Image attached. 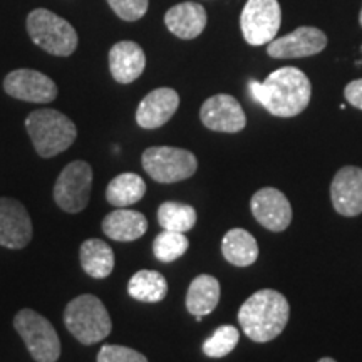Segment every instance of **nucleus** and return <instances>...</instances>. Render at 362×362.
I'll return each mask as SVG.
<instances>
[{
	"instance_id": "f257e3e1",
	"label": "nucleus",
	"mask_w": 362,
	"mask_h": 362,
	"mask_svg": "<svg viewBox=\"0 0 362 362\" xmlns=\"http://www.w3.org/2000/svg\"><path fill=\"white\" fill-rule=\"evenodd\" d=\"M250 93L272 116L293 117L309 106L312 86L297 67H280L265 78L264 83H250Z\"/></svg>"
},
{
	"instance_id": "f03ea898",
	"label": "nucleus",
	"mask_w": 362,
	"mask_h": 362,
	"mask_svg": "<svg viewBox=\"0 0 362 362\" xmlns=\"http://www.w3.org/2000/svg\"><path fill=\"white\" fill-rule=\"evenodd\" d=\"M291 317L287 298L277 291L262 288L243 302L238 310V322L253 342H270L284 332Z\"/></svg>"
},
{
	"instance_id": "7ed1b4c3",
	"label": "nucleus",
	"mask_w": 362,
	"mask_h": 362,
	"mask_svg": "<svg viewBox=\"0 0 362 362\" xmlns=\"http://www.w3.org/2000/svg\"><path fill=\"white\" fill-rule=\"evenodd\" d=\"M25 128L35 151L42 158H52L66 151L78 136L76 124L56 110L30 112L25 119Z\"/></svg>"
},
{
	"instance_id": "20e7f679",
	"label": "nucleus",
	"mask_w": 362,
	"mask_h": 362,
	"mask_svg": "<svg viewBox=\"0 0 362 362\" xmlns=\"http://www.w3.org/2000/svg\"><path fill=\"white\" fill-rule=\"evenodd\" d=\"M64 324L69 332L84 346L101 342L111 334L110 312L96 296L84 293L67 304Z\"/></svg>"
},
{
	"instance_id": "39448f33",
	"label": "nucleus",
	"mask_w": 362,
	"mask_h": 362,
	"mask_svg": "<svg viewBox=\"0 0 362 362\" xmlns=\"http://www.w3.org/2000/svg\"><path fill=\"white\" fill-rule=\"evenodd\" d=\"M27 33L47 54L67 57L78 49V33L69 22L47 8H35L27 17Z\"/></svg>"
},
{
	"instance_id": "423d86ee",
	"label": "nucleus",
	"mask_w": 362,
	"mask_h": 362,
	"mask_svg": "<svg viewBox=\"0 0 362 362\" xmlns=\"http://www.w3.org/2000/svg\"><path fill=\"white\" fill-rule=\"evenodd\" d=\"M22 341L35 362H56L61 356V341L52 324L33 309H22L13 319Z\"/></svg>"
},
{
	"instance_id": "0eeeda50",
	"label": "nucleus",
	"mask_w": 362,
	"mask_h": 362,
	"mask_svg": "<svg viewBox=\"0 0 362 362\" xmlns=\"http://www.w3.org/2000/svg\"><path fill=\"white\" fill-rule=\"evenodd\" d=\"M143 170L158 183H176L197 173V156L188 149L173 146L148 148L141 156Z\"/></svg>"
},
{
	"instance_id": "6e6552de",
	"label": "nucleus",
	"mask_w": 362,
	"mask_h": 362,
	"mask_svg": "<svg viewBox=\"0 0 362 362\" xmlns=\"http://www.w3.org/2000/svg\"><path fill=\"white\" fill-rule=\"evenodd\" d=\"M93 168L86 161H72L66 165L54 185V200L67 214H79L89 205Z\"/></svg>"
},
{
	"instance_id": "1a4fd4ad",
	"label": "nucleus",
	"mask_w": 362,
	"mask_h": 362,
	"mask_svg": "<svg viewBox=\"0 0 362 362\" xmlns=\"http://www.w3.org/2000/svg\"><path fill=\"white\" fill-rule=\"evenodd\" d=\"M282 24L277 0H248L240 16L242 34L250 45L270 44Z\"/></svg>"
},
{
	"instance_id": "9d476101",
	"label": "nucleus",
	"mask_w": 362,
	"mask_h": 362,
	"mask_svg": "<svg viewBox=\"0 0 362 362\" xmlns=\"http://www.w3.org/2000/svg\"><path fill=\"white\" fill-rule=\"evenodd\" d=\"M8 96L25 103L47 104L57 98V86L49 76L34 69H16L4 79Z\"/></svg>"
},
{
	"instance_id": "9b49d317",
	"label": "nucleus",
	"mask_w": 362,
	"mask_h": 362,
	"mask_svg": "<svg viewBox=\"0 0 362 362\" xmlns=\"http://www.w3.org/2000/svg\"><path fill=\"white\" fill-rule=\"evenodd\" d=\"M200 119L216 133H238L247 126V116L240 103L230 94L208 98L200 110Z\"/></svg>"
},
{
	"instance_id": "f8f14e48",
	"label": "nucleus",
	"mask_w": 362,
	"mask_h": 362,
	"mask_svg": "<svg viewBox=\"0 0 362 362\" xmlns=\"http://www.w3.org/2000/svg\"><path fill=\"white\" fill-rule=\"evenodd\" d=\"M327 45V35L317 27H298L284 37L274 39L267 54L274 59H300L322 52Z\"/></svg>"
},
{
	"instance_id": "ddd939ff",
	"label": "nucleus",
	"mask_w": 362,
	"mask_h": 362,
	"mask_svg": "<svg viewBox=\"0 0 362 362\" xmlns=\"http://www.w3.org/2000/svg\"><path fill=\"white\" fill-rule=\"evenodd\" d=\"M250 208L255 220L270 232H284L292 221L291 202L277 188L259 189L252 197Z\"/></svg>"
},
{
	"instance_id": "4468645a",
	"label": "nucleus",
	"mask_w": 362,
	"mask_h": 362,
	"mask_svg": "<svg viewBox=\"0 0 362 362\" xmlns=\"http://www.w3.org/2000/svg\"><path fill=\"white\" fill-rule=\"evenodd\" d=\"M33 238V221L25 206L13 198H0V245L19 250Z\"/></svg>"
},
{
	"instance_id": "2eb2a0df",
	"label": "nucleus",
	"mask_w": 362,
	"mask_h": 362,
	"mask_svg": "<svg viewBox=\"0 0 362 362\" xmlns=\"http://www.w3.org/2000/svg\"><path fill=\"white\" fill-rule=\"evenodd\" d=\"M330 200L334 210L342 216L362 214V168L344 166L330 183Z\"/></svg>"
},
{
	"instance_id": "dca6fc26",
	"label": "nucleus",
	"mask_w": 362,
	"mask_h": 362,
	"mask_svg": "<svg viewBox=\"0 0 362 362\" xmlns=\"http://www.w3.org/2000/svg\"><path fill=\"white\" fill-rule=\"evenodd\" d=\"M180 106V96L171 88H158L143 98L136 110V123L144 129L165 126L175 116Z\"/></svg>"
},
{
	"instance_id": "f3484780",
	"label": "nucleus",
	"mask_w": 362,
	"mask_h": 362,
	"mask_svg": "<svg viewBox=\"0 0 362 362\" xmlns=\"http://www.w3.org/2000/svg\"><path fill=\"white\" fill-rule=\"evenodd\" d=\"M146 67V56L141 45L133 40H121L110 51V71L112 79L119 84L133 83L143 74Z\"/></svg>"
},
{
	"instance_id": "a211bd4d",
	"label": "nucleus",
	"mask_w": 362,
	"mask_h": 362,
	"mask_svg": "<svg viewBox=\"0 0 362 362\" xmlns=\"http://www.w3.org/2000/svg\"><path fill=\"white\" fill-rule=\"evenodd\" d=\"M206 11L202 4L181 2L165 13V24L176 37L189 40L198 37L206 27Z\"/></svg>"
},
{
	"instance_id": "6ab92c4d",
	"label": "nucleus",
	"mask_w": 362,
	"mask_h": 362,
	"mask_svg": "<svg viewBox=\"0 0 362 362\" xmlns=\"http://www.w3.org/2000/svg\"><path fill=\"white\" fill-rule=\"evenodd\" d=\"M146 230V216L128 208H117L103 220V232L116 242H134L141 238Z\"/></svg>"
},
{
	"instance_id": "aec40b11",
	"label": "nucleus",
	"mask_w": 362,
	"mask_h": 362,
	"mask_svg": "<svg viewBox=\"0 0 362 362\" xmlns=\"http://www.w3.org/2000/svg\"><path fill=\"white\" fill-rule=\"evenodd\" d=\"M220 302V282L214 275H198L189 284L187 293V309L198 322L216 309Z\"/></svg>"
},
{
	"instance_id": "412c9836",
	"label": "nucleus",
	"mask_w": 362,
	"mask_h": 362,
	"mask_svg": "<svg viewBox=\"0 0 362 362\" xmlns=\"http://www.w3.org/2000/svg\"><path fill=\"white\" fill-rule=\"evenodd\" d=\"M221 253L228 264L248 267L259 259V245L250 232L243 228H232L221 240Z\"/></svg>"
},
{
	"instance_id": "4be33fe9",
	"label": "nucleus",
	"mask_w": 362,
	"mask_h": 362,
	"mask_svg": "<svg viewBox=\"0 0 362 362\" xmlns=\"http://www.w3.org/2000/svg\"><path fill=\"white\" fill-rule=\"evenodd\" d=\"M81 265L83 270L93 279L110 277L115 269V252L106 242L99 238H89L81 245Z\"/></svg>"
},
{
	"instance_id": "5701e85b",
	"label": "nucleus",
	"mask_w": 362,
	"mask_h": 362,
	"mask_svg": "<svg viewBox=\"0 0 362 362\" xmlns=\"http://www.w3.org/2000/svg\"><path fill=\"white\" fill-rule=\"evenodd\" d=\"M146 193V183L136 173H121L111 180L106 188V200L117 208L138 203Z\"/></svg>"
},
{
	"instance_id": "b1692460",
	"label": "nucleus",
	"mask_w": 362,
	"mask_h": 362,
	"mask_svg": "<svg viewBox=\"0 0 362 362\" xmlns=\"http://www.w3.org/2000/svg\"><path fill=\"white\" fill-rule=\"evenodd\" d=\"M128 293L139 302H161L168 293V282L156 270H139L129 279Z\"/></svg>"
},
{
	"instance_id": "393cba45",
	"label": "nucleus",
	"mask_w": 362,
	"mask_h": 362,
	"mask_svg": "<svg viewBox=\"0 0 362 362\" xmlns=\"http://www.w3.org/2000/svg\"><path fill=\"white\" fill-rule=\"evenodd\" d=\"M158 223L170 232H189L197 223V210L178 202H165L158 208Z\"/></svg>"
},
{
	"instance_id": "a878e982",
	"label": "nucleus",
	"mask_w": 362,
	"mask_h": 362,
	"mask_svg": "<svg viewBox=\"0 0 362 362\" xmlns=\"http://www.w3.org/2000/svg\"><path fill=\"white\" fill-rule=\"evenodd\" d=\"M189 247V242L187 235L180 232H170L165 230L161 232L153 242V253L163 264H170V262L178 260L187 253Z\"/></svg>"
},
{
	"instance_id": "bb28decb",
	"label": "nucleus",
	"mask_w": 362,
	"mask_h": 362,
	"mask_svg": "<svg viewBox=\"0 0 362 362\" xmlns=\"http://www.w3.org/2000/svg\"><path fill=\"white\" fill-rule=\"evenodd\" d=\"M238 339L240 332L237 327H233V325H220V327L203 342V354L206 357H214V359H220V357L228 356L230 352L237 347Z\"/></svg>"
},
{
	"instance_id": "cd10ccee",
	"label": "nucleus",
	"mask_w": 362,
	"mask_h": 362,
	"mask_svg": "<svg viewBox=\"0 0 362 362\" xmlns=\"http://www.w3.org/2000/svg\"><path fill=\"white\" fill-rule=\"evenodd\" d=\"M107 4L116 16L126 22L139 21L149 7V0H107Z\"/></svg>"
},
{
	"instance_id": "c85d7f7f",
	"label": "nucleus",
	"mask_w": 362,
	"mask_h": 362,
	"mask_svg": "<svg viewBox=\"0 0 362 362\" xmlns=\"http://www.w3.org/2000/svg\"><path fill=\"white\" fill-rule=\"evenodd\" d=\"M98 362H148V359L131 347L103 346L98 354Z\"/></svg>"
},
{
	"instance_id": "c756f323",
	"label": "nucleus",
	"mask_w": 362,
	"mask_h": 362,
	"mask_svg": "<svg viewBox=\"0 0 362 362\" xmlns=\"http://www.w3.org/2000/svg\"><path fill=\"white\" fill-rule=\"evenodd\" d=\"M344 94H346L347 103L351 106L362 110V79H356L347 84L346 89H344Z\"/></svg>"
},
{
	"instance_id": "7c9ffc66",
	"label": "nucleus",
	"mask_w": 362,
	"mask_h": 362,
	"mask_svg": "<svg viewBox=\"0 0 362 362\" xmlns=\"http://www.w3.org/2000/svg\"><path fill=\"white\" fill-rule=\"evenodd\" d=\"M319 362H337V361L332 359V357H322Z\"/></svg>"
},
{
	"instance_id": "2f4dec72",
	"label": "nucleus",
	"mask_w": 362,
	"mask_h": 362,
	"mask_svg": "<svg viewBox=\"0 0 362 362\" xmlns=\"http://www.w3.org/2000/svg\"><path fill=\"white\" fill-rule=\"evenodd\" d=\"M359 24L362 27V8H361V13H359Z\"/></svg>"
}]
</instances>
